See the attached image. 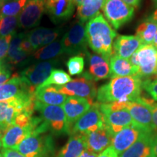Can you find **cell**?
<instances>
[{
    "label": "cell",
    "instance_id": "cell-30",
    "mask_svg": "<svg viewBox=\"0 0 157 157\" xmlns=\"http://www.w3.org/2000/svg\"><path fill=\"white\" fill-rule=\"evenodd\" d=\"M157 31V23L148 17L137 26L136 35L142 42L143 44H152Z\"/></svg>",
    "mask_w": 157,
    "mask_h": 157
},
{
    "label": "cell",
    "instance_id": "cell-36",
    "mask_svg": "<svg viewBox=\"0 0 157 157\" xmlns=\"http://www.w3.org/2000/svg\"><path fill=\"white\" fill-rule=\"evenodd\" d=\"M13 35L0 37V60H5V58H7L10 44Z\"/></svg>",
    "mask_w": 157,
    "mask_h": 157
},
{
    "label": "cell",
    "instance_id": "cell-12",
    "mask_svg": "<svg viewBox=\"0 0 157 157\" xmlns=\"http://www.w3.org/2000/svg\"><path fill=\"white\" fill-rule=\"evenodd\" d=\"M42 121V117H34L32 122L26 127L11 125L6 129L1 139L2 148H14L25 137L31 134Z\"/></svg>",
    "mask_w": 157,
    "mask_h": 157
},
{
    "label": "cell",
    "instance_id": "cell-21",
    "mask_svg": "<svg viewBox=\"0 0 157 157\" xmlns=\"http://www.w3.org/2000/svg\"><path fill=\"white\" fill-rule=\"evenodd\" d=\"M86 56L89 63L87 72L95 81L111 78L109 59L98 54H91L89 52Z\"/></svg>",
    "mask_w": 157,
    "mask_h": 157
},
{
    "label": "cell",
    "instance_id": "cell-26",
    "mask_svg": "<svg viewBox=\"0 0 157 157\" xmlns=\"http://www.w3.org/2000/svg\"><path fill=\"white\" fill-rule=\"evenodd\" d=\"M67 95L58 93L53 86L41 87L35 90V99L40 103L50 105H63Z\"/></svg>",
    "mask_w": 157,
    "mask_h": 157
},
{
    "label": "cell",
    "instance_id": "cell-19",
    "mask_svg": "<svg viewBox=\"0 0 157 157\" xmlns=\"http://www.w3.org/2000/svg\"><path fill=\"white\" fill-rule=\"evenodd\" d=\"M143 132V131L134 125L125 127L113 135L111 141V146L119 156L132 144H134Z\"/></svg>",
    "mask_w": 157,
    "mask_h": 157
},
{
    "label": "cell",
    "instance_id": "cell-33",
    "mask_svg": "<svg viewBox=\"0 0 157 157\" xmlns=\"http://www.w3.org/2000/svg\"><path fill=\"white\" fill-rule=\"evenodd\" d=\"M18 16H0V37L15 34Z\"/></svg>",
    "mask_w": 157,
    "mask_h": 157
},
{
    "label": "cell",
    "instance_id": "cell-9",
    "mask_svg": "<svg viewBox=\"0 0 157 157\" xmlns=\"http://www.w3.org/2000/svg\"><path fill=\"white\" fill-rule=\"evenodd\" d=\"M105 125L99 103H94L90 109L82 116L71 129L70 134L87 135Z\"/></svg>",
    "mask_w": 157,
    "mask_h": 157
},
{
    "label": "cell",
    "instance_id": "cell-52",
    "mask_svg": "<svg viewBox=\"0 0 157 157\" xmlns=\"http://www.w3.org/2000/svg\"><path fill=\"white\" fill-rule=\"evenodd\" d=\"M0 157H4L2 153V152H0Z\"/></svg>",
    "mask_w": 157,
    "mask_h": 157
},
{
    "label": "cell",
    "instance_id": "cell-45",
    "mask_svg": "<svg viewBox=\"0 0 157 157\" xmlns=\"http://www.w3.org/2000/svg\"><path fill=\"white\" fill-rule=\"evenodd\" d=\"M152 45H153V46H154L155 48L157 49V31H156V35H155L154 42H153Z\"/></svg>",
    "mask_w": 157,
    "mask_h": 157
},
{
    "label": "cell",
    "instance_id": "cell-43",
    "mask_svg": "<svg viewBox=\"0 0 157 157\" xmlns=\"http://www.w3.org/2000/svg\"><path fill=\"white\" fill-rule=\"evenodd\" d=\"M148 18L151 19L153 21H154V22L157 23V7L156 8V10L153 12L151 15L148 17Z\"/></svg>",
    "mask_w": 157,
    "mask_h": 157
},
{
    "label": "cell",
    "instance_id": "cell-20",
    "mask_svg": "<svg viewBox=\"0 0 157 157\" xmlns=\"http://www.w3.org/2000/svg\"><path fill=\"white\" fill-rule=\"evenodd\" d=\"M142 45L141 40L136 36L121 35L118 36L113 42L112 53L121 58L129 60Z\"/></svg>",
    "mask_w": 157,
    "mask_h": 157
},
{
    "label": "cell",
    "instance_id": "cell-17",
    "mask_svg": "<svg viewBox=\"0 0 157 157\" xmlns=\"http://www.w3.org/2000/svg\"><path fill=\"white\" fill-rule=\"evenodd\" d=\"M86 142V150L100 154L111 146L113 135L110 132L105 125L95 131L84 135Z\"/></svg>",
    "mask_w": 157,
    "mask_h": 157
},
{
    "label": "cell",
    "instance_id": "cell-53",
    "mask_svg": "<svg viewBox=\"0 0 157 157\" xmlns=\"http://www.w3.org/2000/svg\"><path fill=\"white\" fill-rule=\"evenodd\" d=\"M2 147V143H1V140H0V149H1Z\"/></svg>",
    "mask_w": 157,
    "mask_h": 157
},
{
    "label": "cell",
    "instance_id": "cell-37",
    "mask_svg": "<svg viewBox=\"0 0 157 157\" xmlns=\"http://www.w3.org/2000/svg\"><path fill=\"white\" fill-rule=\"evenodd\" d=\"M12 67L10 65L5 63L0 67V86L7 82L12 76Z\"/></svg>",
    "mask_w": 157,
    "mask_h": 157
},
{
    "label": "cell",
    "instance_id": "cell-54",
    "mask_svg": "<svg viewBox=\"0 0 157 157\" xmlns=\"http://www.w3.org/2000/svg\"><path fill=\"white\" fill-rule=\"evenodd\" d=\"M1 5H2V4H1V2H0V6H1Z\"/></svg>",
    "mask_w": 157,
    "mask_h": 157
},
{
    "label": "cell",
    "instance_id": "cell-42",
    "mask_svg": "<svg viewBox=\"0 0 157 157\" xmlns=\"http://www.w3.org/2000/svg\"><path fill=\"white\" fill-rule=\"evenodd\" d=\"M98 154H96L95 153L90 152L89 151L85 150L82 154L80 155L79 157H98Z\"/></svg>",
    "mask_w": 157,
    "mask_h": 157
},
{
    "label": "cell",
    "instance_id": "cell-51",
    "mask_svg": "<svg viewBox=\"0 0 157 157\" xmlns=\"http://www.w3.org/2000/svg\"><path fill=\"white\" fill-rule=\"evenodd\" d=\"M147 157H156V156H154V155L152 154V153H151V154H149V155H148V156H147Z\"/></svg>",
    "mask_w": 157,
    "mask_h": 157
},
{
    "label": "cell",
    "instance_id": "cell-16",
    "mask_svg": "<svg viewBox=\"0 0 157 157\" xmlns=\"http://www.w3.org/2000/svg\"><path fill=\"white\" fill-rule=\"evenodd\" d=\"M127 109L130 113L134 126L145 132H155L152 113L148 106L138 101H132L127 103Z\"/></svg>",
    "mask_w": 157,
    "mask_h": 157
},
{
    "label": "cell",
    "instance_id": "cell-2",
    "mask_svg": "<svg viewBox=\"0 0 157 157\" xmlns=\"http://www.w3.org/2000/svg\"><path fill=\"white\" fill-rule=\"evenodd\" d=\"M87 44L96 54L110 60L117 33L101 13L85 25Z\"/></svg>",
    "mask_w": 157,
    "mask_h": 157
},
{
    "label": "cell",
    "instance_id": "cell-25",
    "mask_svg": "<svg viewBox=\"0 0 157 157\" xmlns=\"http://www.w3.org/2000/svg\"><path fill=\"white\" fill-rule=\"evenodd\" d=\"M85 150L84 135L72 134L56 157H79Z\"/></svg>",
    "mask_w": 157,
    "mask_h": 157
},
{
    "label": "cell",
    "instance_id": "cell-35",
    "mask_svg": "<svg viewBox=\"0 0 157 157\" xmlns=\"http://www.w3.org/2000/svg\"><path fill=\"white\" fill-rule=\"evenodd\" d=\"M142 87L155 101L157 102V78L145 79L143 81Z\"/></svg>",
    "mask_w": 157,
    "mask_h": 157
},
{
    "label": "cell",
    "instance_id": "cell-44",
    "mask_svg": "<svg viewBox=\"0 0 157 157\" xmlns=\"http://www.w3.org/2000/svg\"><path fill=\"white\" fill-rule=\"evenodd\" d=\"M5 131H6L5 127H3L2 124H0V139H2V137Z\"/></svg>",
    "mask_w": 157,
    "mask_h": 157
},
{
    "label": "cell",
    "instance_id": "cell-49",
    "mask_svg": "<svg viewBox=\"0 0 157 157\" xmlns=\"http://www.w3.org/2000/svg\"><path fill=\"white\" fill-rule=\"evenodd\" d=\"M4 63H5V60H0V67H1Z\"/></svg>",
    "mask_w": 157,
    "mask_h": 157
},
{
    "label": "cell",
    "instance_id": "cell-4",
    "mask_svg": "<svg viewBox=\"0 0 157 157\" xmlns=\"http://www.w3.org/2000/svg\"><path fill=\"white\" fill-rule=\"evenodd\" d=\"M35 110L40 113L52 135L59 136L70 134V128L62 105H46L36 101Z\"/></svg>",
    "mask_w": 157,
    "mask_h": 157
},
{
    "label": "cell",
    "instance_id": "cell-5",
    "mask_svg": "<svg viewBox=\"0 0 157 157\" xmlns=\"http://www.w3.org/2000/svg\"><path fill=\"white\" fill-rule=\"evenodd\" d=\"M58 93L67 96L85 98L93 105L97 96L95 81L87 71L84 72L78 77L72 79L63 86L52 85Z\"/></svg>",
    "mask_w": 157,
    "mask_h": 157
},
{
    "label": "cell",
    "instance_id": "cell-13",
    "mask_svg": "<svg viewBox=\"0 0 157 157\" xmlns=\"http://www.w3.org/2000/svg\"><path fill=\"white\" fill-rule=\"evenodd\" d=\"M99 108L103 115L104 124L113 135L125 127L134 125L130 113L127 109L111 111L105 109L100 103Z\"/></svg>",
    "mask_w": 157,
    "mask_h": 157
},
{
    "label": "cell",
    "instance_id": "cell-15",
    "mask_svg": "<svg viewBox=\"0 0 157 157\" xmlns=\"http://www.w3.org/2000/svg\"><path fill=\"white\" fill-rule=\"evenodd\" d=\"M74 0H47L45 12L55 24L66 22L74 13Z\"/></svg>",
    "mask_w": 157,
    "mask_h": 157
},
{
    "label": "cell",
    "instance_id": "cell-38",
    "mask_svg": "<svg viewBox=\"0 0 157 157\" xmlns=\"http://www.w3.org/2000/svg\"><path fill=\"white\" fill-rule=\"evenodd\" d=\"M148 107L150 109L152 113V121L154 131V132H157V102L154 100L151 103L149 104Z\"/></svg>",
    "mask_w": 157,
    "mask_h": 157
},
{
    "label": "cell",
    "instance_id": "cell-29",
    "mask_svg": "<svg viewBox=\"0 0 157 157\" xmlns=\"http://www.w3.org/2000/svg\"><path fill=\"white\" fill-rule=\"evenodd\" d=\"M61 40H56L46 46L35 50L32 53L33 58L38 60H50L63 54Z\"/></svg>",
    "mask_w": 157,
    "mask_h": 157
},
{
    "label": "cell",
    "instance_id": "cell-40",
    "mask_svg": "<svg viewBox=\"0 0 157 157\" xmlns=\"http://www.w3.org/2000/svg\"><path fill=\"white\" fill-rule=\"evenodd\" d=\"M151 153L155 156L157 157V133L156 134H154L152 139Z\"/></svg>",
    "mask_w": 157,
    "mask_h": 157
},
{
    "label": "cell",
    "instance_id": "cell-3",
    "mask_svg": "<svg viewBox=\"0 0 157 157\" xmlns=\"http://www.w3.org/2000/svg\"><path fill=\"white\" fill-rule=\"evenodd\" d=\"M48 132V125L42 119L32 133L13 149L26 157H55L54 140Z\"/></svg>",
    "mask_w": 157,
    "mask_h": 157
},
{
    "label": "cell",
    "instance_id": "cell-22",
    "mask_svg": "<svg viewBox=\"0 0 157 157\" xmlns=\"http://www.w3.org/2000/svg\"><path fill=\"white\" fill-rule=\"evenodd\" d=\"M60 34V29H52L40 27V28L32 29L29 34H27V38L35 51L55 42Z\"/></svg>",
    "mask_w": 157,
    "mask_h": 157
},
{
    "label": "cell",
    "instance_id": "cell-1",
    "mask_svg": "<svg viewBox=\"0 0 157 157\" xmlns=\"http://www.w3.org/2000/svg\"><path fill=\"white\" fill-rule=\"evenodd\" d=\"M143 80L137 76H119L98 88V103L136 101L142 93Z\"/></svg>",
    "mask_w": 157,
    "mask_h": 157
},
{
    "label": "cell",
    "instance_id": "cell-47",
    "mask_svg": "<svg viewBox=\"0 0 157 157\" xmlns=\"http://www.w3.org/2000/svg\"><path fill=\"white\" fill-rule=\"evenodd\" d=\"M153 75H154V78H157V63H156V68H155V71H154V73Z\"/></svg>",
    "mask_w": 157,
    "mask_h": 157
},
{
    "label": "cell",
    "instance_id": "cell-41",
    "mask_svg": "<svg viewBox=\"0 0 157 157\" xmlns=\"http://www.w3.org/2000/svg\"><path fill=\"white\" fill-rule=\"evenodd\" d=\"M122 1L127 3V5L132 6L134 8H136V7H138L140 6L142 0H122Z\"/></svg>",
    "mask_w": 157,
    "mask_h": 157
},
{
    "label": "cell",
    "instance_id": "cell-14",
    "mask_svg": "<svg viewBox=\"0 0 157 157\" xmlns=\"http://www.w3.org/2000/svg\"><path fill=\"white\" fill-rule=\"evenodd\" d=\"M138 72L141 79L148 78L154 73L157 63V49L152 44H143L136 52Z\"/></svg>",
    "mask_w": 157,
    "mask_h": 157
},
{
    "label": "cell",
    "instance_id": "cell-31",
    "mask_svg": "<svg viewBox=\"0 0 157 157\" xmlns=\"http://www.w3.org/2000/svg\"><path fill=\"white\" fill-rule=\"evenodd\" d=\"M30 0H10L0 6V16H18Z\"/></svg>",
    "mask_w": 157,
    "mask_h": 157
},
{
    "label": "cell",
    "instance_id": "cell-18",
    "mask_svg": "<svg viewBox=\"0 0 157 157\" xmlns=\"http://www.w3.org/2000/svg\"><path fill=\"white\" fill-rule=\"evenodd\" d=\"M91 103L85 98L69 96L63 105L68 126L71 129L76 121L85 113L91 106Z\"/></svg>",
    "mask_w": 157,
    "mask_h": 157
},
{
    "label": "cell",
    "instance_id": "cell-24",
    "mask_svg": "<svg viewBox=\"0 0 157 157\" xmlns=\"http://www.w3.org/2000/svg\"><path fill=\"white\" fill-rule=\"evenodd\" d=\"M154 132H143L136 142L119 157H147L151 153V143Z\"/></svg>",
    "mask_w": 157,
    "mask_h": 157
},
{
    "label": "cell",
    "instance_id": "cell-48",
    "mask_svg": "<svg viewBox=\"0 0 157 157\" xmlns=\"http://www.w3.org/2000/svg\"><path fill=\"white\" fill-rule=\"evenodd\" d=\"M153 1V3H154V7H157V0H152Z\"/></svg>",
    "mask_w": 157,
    "mask_h": 157
},
{
    "label": "cell",
    "instance_id": "cell-10",
    "mask_svg": "<svg viewBox=\"0 0 157 157\" xmlns=\"http://www.w3.org/2000/svg\"><path fill=\"white\" fill-rule=\"evenodd\" d=\"M35 90L21 76L15 74L8 81L0 86V102L34 95Z\"/></svg>",
    "mask_w": 157,
    "mask_h": 157
},
{
    "label": "cell",
    "instance_id": "cell-6",
    "mask_svg": "<svg viewBox=\"0 0 157 157\" xmlns=\"http://www.w3.org/2000/svg\"><path fill=\"white\" fill-rule=\"evenodd\" d=\"M63 52L70 56H85L87 50L85 23L76 21L61 39Z\"/></svg>",
    "mask_w": 157,
    "mask_h": 157
},
{
    "label": "cell",
    "instance_id": "cell-11",
    "mask_svg": "<svg viewBox=\"0 0 157 157\" xmlns=\"http://www.w3.org/2000/svg\"><path fill=\"white\" fill-rule=\"evenodd\" d=\"M47 0H30L18 15V26L23 29H33L40 23L45 12Z\"/></svg>",
    "mask_w": 157,
    "mask_h": 157
},
{
    "label": "cell",
    "instance_id": "cell-34",
    "mask_svg": "<svg viewBox=\"0 0 157 157\" xmlns=\"http://www.w3.org/2000/svg\"><path fill=\"white\" fill-rule=\"evenodd\" d=\"M66 67L70 75H80L83 73L84 58L82 56H72L66 62Z\"/></svg>",
    "mask_w": 157,
    "mask_h": 157
},
{
    "label": "cell",
    "instance_id": "cell-39",
    "mask_svg": "<svg viewBox=\"0 0 157 157\" xmlns=\"http://www.w3.org/2000/svg\"><path fill=\"white\" fill-rule=\"evenodd\" d=\"M98 157H119V155L115 151L112 146H109L105 150H104L103 152L98 154Z\"/></svg>",
    "mask_w": 157,
    "mask_h": 157
},
{
    "label": "cell",
    "instance_id": "cell-8",
    "mask_svg": "<svg viewBox=\"0 0 157 157\" xmlns=\"http://www.w3.org/2000/svg\"><path fill=\"white\" fill-rule=\"evenodd\" d=\"M58 62V60L52 59L36 63L23 70L20 76L31 88L36 90L49 77Z\"/></svg>",
    "mask_w": 157,
    "mask_h": 157
},
{
    "label": "cell",
    "instance_id": "cell-23",
    "mask_svg": "<svg viewBox=\"0 0 157 157\" xmlns=\"http://www.w3.org/2000/svg\"><path fill=\"white\" fill-rule=\"evenodd\" d=\"M26 36L27 34L25 33H20L13 35L10 44L8 53L5 60L6 63L10 65L11 67L23 65L29 56V54L24 52L21 48V43Z\"/></svg>",
    "mask_w": 157,
    "mask_h": 157
},
{
    "label": "cell",
    "instance_id": "cell-7",
    "mask_svg": "<svg viewBox=\"0 0 157 157\" xmlns=\"http://www.w3.org/2000/svg\"><path fill=\"white\" fill-rule=\"evenodd\" d=\"M102 10L106 21L116 30L130 21L135 14L134 7L122 0H105Z\"/></svg>",
    "mask_w": 157,
    "mask_h": 157
},
{
    "label": "cell",
    "instance_id": "cell-28",
    "mask_svg": "<svg viewBox=\"0 0 157 157\" xmlns=\"http://www.w3.org/2000/svg\"><path fill=\"white\" fill-rule=\"evenodd\" d=\"M105 0H84L77 7L76 15L78 21L85 23L100 13Z\"/></svg>",
    "mask_w": 157,
    "mask_h": 157
},
{
    "label": "cell",
    "instance_id": "cell-50",
    "mask_svg": "<svg viewBox=\"0 0 157 157\" xmlns=\"http://www.w3.org/2000/svg\"><path fill=\"white\" fill-rule=\"evenodd\" d=\"M10 0H0V2H1V4H3L4 2H8Z\"/></svg>",
    "mask_w": 157,
    "mask_h": 157
},
{
    "label": "cell",
    "instance_id": "cell-46",
    "mask_svg": "<svg viewBox=\"0 0 157 157\" xmlns=\"http://www.w3.org/2000/svg\"><path fill=\"white\" fill-rule=\"evenodd\" d=\"M74 4H75V5H76L78 7V5H80L82 2H83L84 0H74Z\"/></svg>",
    "mask_w": 157,
    "mask_h": 157
},
{
    "label": "cell",
    "instance_id": "cell-32",
    "mask_svg": "<svg viewBox=\"0 0 157 157\" xmlns=\"http://www.w3.org/2000/svg\"><path fill=\"white\" fill-rule=\"evenodd\" d=\"M72 80L71 77L68 74L61 69H53L51 72L49 77L45 80V82L39 87H44L52 86H63L68 83Z\"/></svg>",
    "mask_w": 157,
    "mask_h": 157
},
{
    "label": "cell",
    "instance_id": "cell-27",
    "mask_svg": "<svg viewBox=\"0 0 157 157\" xmlns=\"http://www.w3.org/2000/svg\"><path fill=\"white\" fill-rule=\"evenodd\" d=\"M109 64L111 78L137 75V70L133 67L129 60L121 58L114 53H112L110 58Z\"/></svg>",
    "mask_w": 157,
    "mask_h": 157
}]
</instances>
